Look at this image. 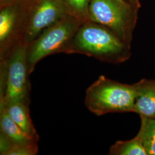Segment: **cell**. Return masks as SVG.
<instances>
[{
  "instance_id": "5bb4252c",
  "label": "cell",
  "mask_w": 155,
  "mask_h": 155,
  "mask_svg": "<svg viewBox=\"0 0 155 155\" xmlns=\"http://www.w3.org/2000/svg\"><path fill=\"white\" fill-rule=\"evenodd\" d=\"M120 2H122L123 4H127V5L133 6L134 8L139 9L141 7V2L140 0H118Z\"/></svg>"
},
{
  "instance_id": "8fae6325",
  "label": "cell",
  "mask_w": 155,
  "mask_h": 155,
  "mask_svg": "<svg viewBox=\"0 0 155 155\" xmlns=\"http://www.w3.org/2000/svg\"><path fill=\"white\" fill-rule=\"evenodd\" d=\"M141 125L137 136L147 155H155V118L140 116Z\"/></svg>"
},
{
  "instance_id": "277c9868",
  "label": "cell",
  "mask_w": 155,
  "mask_h": 155,
  "mask_svg": "<svg viewBox=\"0 0 155 155\" xmlns=\"http://www.w3.org/2000/svg\"><path fill=\"white\" fill-rule=\"evenodd\" d=\"M138 10L118 0H91L89 21L110 29L131 47Z\"/></svg>"
},
{
  "instance_id": "4fadbf2b",
  "label": "cell",
  "mask_w": 155,
  "mask_h": 155,
  "mask_svg": "<svg viewBox=\"0 0 155 155\" xmlns=\"http://www.w3.org/2000/svg\"><path fill=\"white\" fill-rule=\"evenodd\" d=\"M67 14L82 22L89 21V7L91 0H63Z\"/></svg>"
},
{
  "instance_id": "ba28073f",
  "label": "cell",
  "mask_w": 155,
  "mask_h": 155,
  "mask_svg": "<svg viewBox=\"0 0 155 155\" xmlns=\"http://www.w3.org/2000/svg\"><path fill=\"white\" fill-rule=\"evenodd\" d=\"M29 104L24 101H16L11 102L6 105L0 106V108L4 107L12 120L28 136L39 141V134L30 116Z\"/></svg>"
},
{
  "instance_id": "9c48e42d",
  "label": "cell",
  "mask_w": 155,
  "mask_h": 155,
  "mask_svg": "<svg viewBox=\"0 0 155 155\" xmlns=\"http://www.w3.org/2000/svg\"><path fill=\"white\" fill-rule=\"evenodd\" d=\"M0 133L16 144H29L38 143L31 138L14 122L4 107L0 108Z\"/></svg>"
},
{
  "instance_id": "8992f818",
  "label": "cell",
  "mask_w": 155,
  "mask_h": 155,
  "mask_svg": "<svg viewBox=\"0 0 155 155\" xmlns=\"http://www.w3.org/2000/svg\"><path fill=\"white\" fill-rule=\"evenodd\" d=\"M67 14L63 0H37L25 20L20 41L29 45L45 29L60 21Z\"/></svg>"
},
{
  "instance_id": "30bf717a",
  "label": "cell",
  "mask_w": 155,
  "mask_h": 155,
  "mask_svg": "<svg viewBox=\"0 0 155 155\" xmlns=\"http://www.w3.org/2000/svg\"><path fill=\"white\" fill-rule=\"evenodd\" d=\"M39 150L38 143L16 144L2 133H0V155H35Z\"/></svg>"
},
{
  "instance_id": "9a60e30c",
  "label": "cell",
  "mask_w": 155,
  "mask_h": 155,
  "mask_svg": "<svg viewBox=\"0 0 155 155\" xmlns=\"http://www.w3.org/2000/svg\"><path fill=\"white\" fill-rule=\"evenodd\" d=\"M17 0H1V8L6 5H8L12 2L16 1Z\"/></svg>"
},
{
  "instance_id": "3957f363",
  "label": "cell",
  "mask_w": 155,
  "mask_h": 155,
  "mask_svg": "<svg viewBox=\"0 0 155 155\" xmlns=\"http://www.w3.org/2000/svg\"><path fill=\"white\" fill-rule=\"evenodd\" d=\"M27 50L28 45L20 41L7 59L1 61L0 106L16 101L30 104Z\"/></svg>"
},
{
  "instance_id": "52a82bcc",
  "label": "cell",
  "mask_w": 155,
  "mask_h": 155,
  "mask_svg": "<svg viewBox=\"0 0 155 155\" xmlns=\"http://www.w3.org/2000/svg\"><path fill=\"white\" fill-rule=\"evenodd\" d=\"M133 85L135 89L133 112L140 116L155 118V81L143 79Z\"/></svg>"
},
{
  "instance_id": "5b68a950",
  "label": "cell",
  "mask_w": 155,
  "mask_h": 155,
  "mask_svg": "<svg viewBox=\"0 0 155 155\" xmlns=\"http://www.w3.org/2000/svg\"><path fill=\"white\" fill-rule=\"evenodd\" d=\"M83 22L67 15L58 22L45 29L28 45V70L31 75L41 59L63 50L73 38Z\"/></svg>"
},
{
  "instance_id": "7a4b0ae2",
  "label": "cell",
  "mask_w": 155,
  "mask_h": 155,
  "mask_svg": "<svg viewBox=\"0 0 155 155\" xmlns=\"http://www.w3.org/2000/svg\"><path fill=\"white\" fill-rule=\"evenodd\" d=\"M135 89L133 84L121 83L101 75L86 91L84 104L97 116L109 113L133 112Z\"/></svg>"
},
{
  "instance_id": "7c38bea8",
  "label": "cell",
  "mask_w": 155,
  "mask_h": 155,
  "mask_svg": "<svg viewBox=\"0 0 155 155\" xmlns=\"http://www.w3.org/2000/svg\"><path fill=\"white\" fill-rule=\"evenodd\" d=\"M109 155H147V152L136 136L127 141H117L109 148Z\"/></svg>"
},
{
  "instance_id": "6da1fadb",
  "label": "cell",
  "mask_w": 155,
  "mask_h": 155,
  "mask_svg": "<svg viewBox=\"0 0 155 155\" xmlns=\"http://www.w3.org/2000/svg\"><path fill=\"white\" fill-rule=\"evenodd\" d=\"M130 48L110 29L89 21L82 23L62 52L82 54L100 61L119 64L130 58Z\"/></svg>"
}]
</instances>
